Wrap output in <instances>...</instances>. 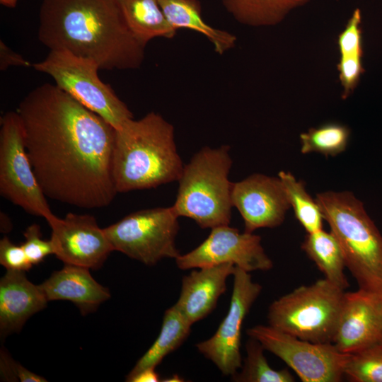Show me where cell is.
Wrapping results in <instances>:
<instances>
[{
  "label": "cell",
  "mask_w": 382,
  "mask_h": 382,
  "mask_svg": "<svg viewBox=\"0 0 382 382\" xmlns=\"http://www.w3.org/2000/svg\"><path fill=\"white\" fill-rule=\"evenodd\" d=\"M233 276L226 316L210 338L195 345L199 352L227 376H233L242 366L240 347L243 320L262 291V286L253 282L250 272L236 267Z\"/></svg>",
  "instance_id": "cell-11"
},
{
  "label": "cell",
  "mask_w": 382,
  "mask_h": 382,
  "mask_svg": "<svg viewBox=\"0 0 382 382\" xmlns=\"http://www.w3.org/2000/svg\"><path fill=\"white\" fill-rule=\"evenodd\" d=\"M52 229L54 255L64 264L98 270L114 251L104 228L93 216L68 213L46 220Z\"/></svg>",
  "instance_id": "cell-13"
},
{
  "label": "cell",
  "mask_w": 382,
  "mask_h": 382,
  "mask_svg": "<svg viewBox=\"0 0 382 382\" xmlns=\"http://www.w3.org/2000/svg\"><path fill=\"white\" fill-rule=\"evenodd\" d=\"M192 325L175 305L167 309L158 337L137 361L126 381L145 369L156 368L166 356L185 342L190 334Z\"/></svg>",
  "instance_id": "cell-21"
},
{
  "label": "cell",
  "mask_w": 382,
  "mask_h": 382,
  "mask_svg": "<svg viewBox=\"0 0 382 382\" xmlns=\"http://www.w3.org/2000/svg\"><path fill=\"white\" fill-rule=\"evenodd\" d=\"M344 375L354 382H382V343L349 354Z\"/></svg>",
  "instance_id": "cell-27"
},
{
  "label": "cell",
  "mask_w": 382,
  "mask_h": 382,
  "mask_svg": "<svg viewBox=\"0 0 382 382\" xmlns=\"http://www.w3.org/2000/svg\"><path fill=\"white\" fill-rule=\"evenodd\" d=\"M134 35L145 45L152 39L175 37L177 30L168 22L158 0H117Z\"/></svg>",
  "instance_id": "cell-20"
},
{
  "label": "cell",
  "mask_w": 382,
  "mask_h": 382,
  "mask_svg": "<svg viewBox=\"0 0 382 382\" xmlns=\"http://www.w3.org/2000/svg\"><path fill=\"white\" fill-rule=\"evenodd\" d=\"M28 158L45 195L83 209L108 206L116 129L56 84L44 83L20 102Z\"/></svg>",
  "instance_id": "cell-1"
},
{
  "label": "cell",
  "mask_w": 382,
  "mask_h": 382,
  "mask_svg": "<svg viewBox=\"0 0 382 382\" xmlns=\"http://www.w3.org/2000/svg\"><path fill=\"white\" fill-rule=\"evenodd\" d=\"M25 241L21 244L29 261L33 265L42 262L46 257L54 255L51 240L42 238L40 227L33 224L28 226L23 232Z\"/></svg>",
  "instance_id": "cell-29"
},
{
  "label": "cell",
  "mask_w": 382,
  "mask_h": 382,
  "mask_svg": "<svg viewBox=\"0 0 382 382\" xmlns=\"http://www.w3.org/2000/svg\"><path fill=\"white\" fill-rule=\"evenodd\" d=\"M47 302L40 285L30 282L24 271L7 270L0 280L1 337L18 332Z\"/></svg>",
  "instance_id": "cell-17"
},
{
  "label": "cell",
  "mask_w": 382,
  "mask_h": 382,
  "mask_svg": "<svg viewBox=\"0 0 382 382\" xmlns=\"http://www.w3.org/2000/svg\"><path fill=\"white\" fill-rule=\"evenodd\" d=\"M37 36L50 50L96 61L100 69L140 67L146 45L129 30L117 0H42Z\"/></svg>",
  "instance_id": "cell-2"
},
{
  "label": "cell",
  "mask_w": 382,
  "mask_h": 382,
  "mask_svg": "<svg viewBox=\"0 0 382 382\" xmlns=\"http://www.w3.org/2000/svg\"><path fill=\"white\" fill-rule=\"evenodd\" d=\"M183 167L174 127L158 113L130 119L116 129L112 174L117 193L178 181Z\"/></svg>",
  "instance_id": "cell-3"
},
{
  "label": "cell",
  "mask_w": 382,
  "mask_h": 382,
  "mask_svg": "<svg viewBox=\"0 0 382 382\" xmlns=\"http://www.w3.org/2000/svg\"><path fill=\"white\" fill-rule=\"evenodd\" d=\"M156 368L145 369L130 378L128 382H157L159 381V375L156 371Z\"/></svg>",
  "instance_id": "cell-34"
},
{
  "label": "cell",
  "mask_w": 382,
  "mask_h": 382,
  "mask_svg": "<svg viewBox=\"0 0 382 382\" xmlns=\"http://www.w3.org/2000/svg\"><path fill=\"white\" fill-rule=\"evenodd\" d=\"M245 344L246 356L241 371L231 376L236 382H293L294 378L286 369L274 370L268 364L264 347L255 339L249 337Z\"/></svg>",
  "instance_id": "cell-25"
},
{
  "label": "cell",
  "mask_w": 382,
  "mask_h": 382,
  "mask_svg": "<svg viewBox=\"0 0 382 382\" xmlns=\"http://www.w3.org/2000/svg\"><path fill=\"white\" fill-rule=\"evenodd\" d=\"M50 75L55 84L88 109L100 115L115 129L134 118L127 105L112 87L98 76V63L66 50H50L45 59L33 64Z\"/></svg>",
  "instance_id": "cell-7"
},
{
  "label": "cell",
  "mask_w": 382,
  "mask_h": 382,
  "mask_svg": "<svg viewBox=\"0 0 382 382\" xmlns=\"http://www.w3.org/2000/svg\"><path fill=\"white\" fill-rule=\"evenodd\" d=\"M230 146H204L184 165L172 208L176 215L194 220L202 228L229 225L233 207Z\"/></svg>",
  "instance_id": "cell-5"
},
{
  "label": "cell",
  "mask_w": 382,
  "mask_h": 382,
  "mask_svg": "<svg viewBox=\"0 0 382 382\" xmlns=\"http://www.w3.org/2000/svg\"><path fill=\"white\" fill-rule=\"evenodd\" d=\"M175 260L178 267L183 270L224 263H233L248 272L267 271L273 267L261 245L260 236L241 233L229 225L212 228L200 245Z\"/></svg>",
  "instance_id": "cell-12"
},
{
  "label": "cell",
  "mask_w": 382,
  "mask_h": 382,
  "mask_svg": "<svg viewBox=\"0 0 382 382\" xmlns=\"http://www.w3.org/2000/svg\"><path fill=\"white\" fill-rule=\"evenodd\" d=\"M236 266L224 263L199 268L183 277L180 296L174 304L192 323L207 317L226 290V280Z\"/></svg>",
  "instance_id": "cell-16"
},
{
  "label": "cell",
  "mask_w": 382,
  "mask_h": 382,
  "mask_svg": "<svg viewBox=\"0 0 382 382\" xmlns=\"http://www.w3.org/2000/svg\"><path fill=\"white\" fill-rule=\"evenodd\" d=\"M48 301H69L85 316L96 311L110 298L109 289L99 284L87 267L64 264L39 284Z\"/></svg>",
  "instance_id": "cell-18"
},
{
  "label": "cell",
  "mask_w": 382,
  "mask_h": 382,
  "mask_svg": "<svg viewBox=\"0 0 382 382\" xmlns=\"http://www.w3.org/2000/svg\"><path fill=\"white\" fill-rule=\"evenodd\" d=\"M301 248L324 274L325 279L342 290L349 286L344 273L346 265L343 251L332 231L321 229L307 233Z\"/></svg>",
  "instance_id": "cell-23"
},
{
  "label": "cell",
  "mask_w": 382,
  "mask_h": 382,
  "mask_svg": "<svg viewBox=\"0 0 382 382\" xmlns=\"http://www.w3.org/2000/svg\"><path fill=\"white\" fill-rule=\"evenodd\" d=\"M0 194L30 214L45 220L54 215L35 178L17 111L1 117Z\"/></svg>",
  "instance_id": "cell-9"
},
{
  "label": "cell",
  "mask_w": 382,
  "mask_h": 382,
  "mask_svg": "<svg viewBox=\"0 0 382 382\" xmlns=\"http://www.w3.org/2000/svg\"><path fill=\"white\" fill-rule=\"evenodd\" d=\"M231 199L233 207L243 219L247 233L281 225L291 207L279 178L260 173L233 183Z\"/></svg>",
  "instance_id": "cell-15"
},
{
  "label": "cell",
  "mask_w": 382,
  "mask_h": 382,
  "mask_svg": "<svg viewBox=\"0 0 382 382\" xmlns=\"http://www.w3.org/2000/svg\"><path fill=\"white\" fill-rule=\"evenodd\" d=\"M316 201L359 289L382 294V235L363 203L349 192H320Z\"/></svg>",
  "instance_id": "cell-4"
},
{
  "label": "cell",
  "mask_w": 382,
  "mask_h": 382,
  "mask_svg": "<svg viewBox=\"0 0 382 382\" xmlns=\"http://www.w3.org/2000/svg\"><path fill=\"white\" fill-rule=\"evenodd\" d=\"M246 333L284 361L303 382H338L344 375L349 354L339 352L332 343L304 340L270 325H255Z\"/></svg>",
  "instance_id": "cell-10"
},
{
  "label": "cell",
  "mask_w": 382,
  "mask_h": 382,
  "mask_svg": "<svg viewBox=\"0 0 382 382\" xmlns=\"http://www.w3.org/2000/svg\"><path fill=\"white\" fill-rule=\"evenodd\" d=\"M0 263L7 270L28 271L33 266L21 244L13 243L8 237L0 241Z\"/></svg>",
  "instance_id": "cell-31"
},
{
  "label": "cell",
  "mask_w": 382,
  "mask_h": 382,
  "mask_svg": "<svg viewBox=\"0 0 382 382\" xmlns=\"http://www.w3.org/2000/svg\"><path fill=\"white\" fill-rule=\"evenodd\" d=\"M18 0H0V4L7 8H13L17 4Z\"/></svg>",
  "instance_id": "cell-35"
},
{
  "label": "cell",
  "mask_w": 382,
  "mask_h": 382,
  "mask_svg": "<svg viewBox=\"0 0 382 382\" xmlns=\"http://www.w3.org/2000/svg\"><path fill=\"white\" fill-rule=\"evenodd\" d=\"M158 2L168 22L175 30L187 28L203 35L219 54H223L235 47L236 35L215 28L205 22L199 0H158Z\"/></svg>",
  "instance_id": "cell-19"
},
{
  "label": "cell",
  "mask_w": 382,
  "mask_h": 382,
  "mask_svg": "<svg viewBox=\"0 0 382 382\" xmlns=\"http://www.w3.org/2000/svg\"><path fill=\"white\" fill-rule=\"evenodd\" d=\"M183 378H182L178 374H174L171 377L166 378V380H163V381L166 382H178V381H183Z\"/></svg>",
  "instance_id": "cell-36"
},
{
  "label": "cell",
  "mask_w": 382,
  "mask_h": 382,
  "mask_svg": "<svg viewBox=\"0 0 382 382\" xmlns=\"http://www.w3.org/2000/svg\"><path fill=\"white\" fill-rule=\"evenodd\" d=\"M1 374L4 378L21 382H44L47 380L28 370L20 364L14 361L8 354L1 352Z\"/></svg>",
  "instance_id": "cell-32"
},
{
  "label": "cell",
  "mask_w": 382,
  "mask_h": 382,
  "mask_svg": "<svg viewBox=\"0 0 382 382\" xmlns=\"http://www.w3.org/2000/svg\"><path fill=\"white\" fill-rule=\"evenodd\" d=\"M361 13L359 8L353 11L345 29L337 37V43L340 56H363Z\"/></svg>",
  "instance_id": "cell-28"
},
{
  "label": "cell",
  "mask_w": 382,
  "mask_h": 382,
  "mask_svg": "<svg viewBox=\"0 0 382 382\" xmlns=\"http://www.w3.org/2000/svg\"><path fill=\"white\" fill-rule=\"evenodd\" d=\"M33 66L23 56L9 48L2 40L0 41V70L5 71L10 66Z\"/></svg>",
  "instance_id": "cell-33"
},
{
  "label": "cell",
  "mask_w": 382,
  "mask_h": 382,
  "mask_svg": "<svg viewBox=\"0 0 382 382\" xmlns=\"http://www.w3.org/2000/svg\"><path fill=\"white\" fill-rule=\"evenodd\" d=\"M345 290L327 279L301 286L274 301L269 325L316 343H332Z\"/></svg>",
  "instance_id": "cell-6"
},
{
  "label": "cell",
  "mask_w": 382,
  "mask_h": 382,
  "mask_svg": "<svg viewBox=\"0 0 382 382\" xmlns=\"http://www.w3.org/2000/svg\"><path fill=\"white\" fill-rule=\"evenodd\" d=\"M361 58L362 56L359 55L340 57L337 67L342 87V99L348 98L354 91L364 71Z\"/></svg>",
  "instance_id": "cell-30"
},
{
  "label": "cell",
  "mask_w": 382,
  "mask_h": 382,
  "mask_svg": "<svg viewBox=\"0 0 382 382\" xmlns=\"http://www.w3.org/2000/svg\"><path fill=\"white\" fill-rule=\"evenodd\" d=\"M310 0H221L225 9L238 23L252 27L273 26L294 9Z\"/></svg>",
  "instance_id": "cell-22"
},
{
  "label": "cell",
  "mask_w": 382,
  "mask_h": 382,
  "mask_svg": "<svg viewBox=\"0 0 382 382\" xmlns=\"http://www.w3.org/2000/svg\"><path fill=\"white\" fill-rule=\"evenodd\" d=\"M278 177L282 181L290 207L307 233L323 229L324 220L321 210L308 193L303 181L297 180L290 172L281 170Z\"/></svg>",
  "instance_id": "cell-24"
},
{
  "label": "cell",
  "mask_w": 382,
  "mask_h": 382,
  "mask_svg": "<svg viewBox=\"0 0 382 382\" xmlns=\"http://www.w3.org/2000/svg\"><path fill=\"white\" fill-rule=\"evenodd\" d=\"M382 343V294L359 289L345 292L332 344L353 354Z\"/></svg>",
  "instance_id": "cell-14"
},
{
  "label": "cell",
  "mask_w": 382,
  "mask_h": 382,
  "mask_svg": "<svg viewBox=\"0 0 382 382\" xmlns=\"http://www.w3.org/2000/svg\"><path fill=\"white\" fill-rule=\"evenodd\" d=\"M178 219L172 207L149 208L131 213L104 231L114 250L153 266L180 255L175 245Z\"/></svg>",
  "instance_id": "cell-8"
},
{
  "label": "cell",
  "mask_w": 382,
  "mask_h": 382,
  "mask_svg": "<svg viewBox=\"0 0 382 382\" xmlns=\"http://www.w3.org/2000/svg\"><path fill=\"white\" fill-rule=\"evenodd\" d=\"M349 136V128L337 122H328L312 127L300 134L301 152L335 156L346 149Z\"/></svg>",
  "instance_id": "cell-26"
}]
</instances>
